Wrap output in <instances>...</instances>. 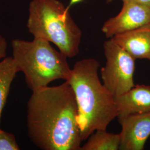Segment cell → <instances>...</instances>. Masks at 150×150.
Returning a JSON list of instances; mask_svg holds the SVG:
<instances>
[{"label":"cell","mask_w":150,"mask_h":150,"mask_svg":"<svg viewBox=\"0 0 150 150\" xmlns=\"http://www.w3.org/2000/svg\"><path fill=\"white\" fill-rule=\"evenodd\" d=\"M28 135L42 150H80L75 93L68 82L32 91L27 102Z\"/></svg>","instance_id":"1"},{"label":"cell","mask_w":150,"mask_h":150,"mask_svg":"<svg viewBox=\"0 0 150 150\" xmlns=\"http://www.w3.org/2000/svg\"><path fill=\"white\" fill-rule=\"evenodd\" d=\"M100 64L95 59L76 62L67 82L75 93L82 141L97 129H107L118 116L115 97L98 77Z\"/></svg>","instance_id":"2"},{"label":"cell","mask_w":150,"mask_h":150,"mask_svg":"<svg viewBox=\"0 0 150 150\" xmlns=\"http://www.w3.org/2000/svg\"><path fill=\"white\" fill-rule=\"evenodd\" d=\"M11 47L12 57L32 92L54 81L69 79L71 69L68 57L47 41L39 38L31 41L15 39L12 41Z\"/></svg>","instance_id":"3"},{"label":"cell","mask_w":150,"mask_h":150,"mask_svg":"<svg viewBox=\"0 0 150 150\" xmlns=\"http://www.w3.org/2000/svg\"><path fill=\"white\" fill-rule=\"evenodd\" d=\"M27 27L34 38L54 43L68 58L79 54L81 30L59 0H32Z\"/></svg>","instance_id":"4"},{"label":"cell","mask_w":150,"mask_h":150,"mask_svg":"<svg viewBox=\"0 0 150 150\" xmlns=\"http://www.w3.org/2000/svg\"><path fill=\"white\" fill-rule=\"evenodd\" d=\"M103 50L106 62L101 69V79L103 85L115 97L134 86L136 59L112 38L105 42Z\"/></svg>","instance_id":"5"},{"label":"cell","mask_w":150,"mask_h":150,"mask_svg":"<svg viewBox=\"0 0 150 150\" xmlns=\"http://www.w3.org/2000/svg\"><path fill=\"white\" fill-rule=\"evenodd\" d=\"M150 25V7L139 4L123 1L118 15L108 19L102 27L106 37L114 36Z\"/></svg>","instance_id":"6"},{"label":"cell","mask_w":150,"mask_h":150,"mask_svg":"<svg viewBox=\"0 0 150 150\" xmlns=\"http://www.w3.org/2000/svg\"><path fill=\"white\" fill-rule=\"evenodd\" d=\"M121 150H142L150 136V112L119 117Z\"/></svg>","instance_id":"7"},{"label":"cell","mask_w":150,"mask_h":150,"mask_svg":"<svg viewBox=\"0 0 150 150\" xmlns=\"http://www.w3.org/2000/svg\"><path fill=\"white\" fill-rule=\"evenodd\" d=\"M118 116L150 112V86L134 85L129 91L115 97Z\"/></svg>","instance_id":"8"},{"label":"cell","mask_w":150,"mask_h":150,"mask_svg":"<svg viewBox=\"0 0 150 150\" xmlns=\"http://www.w3.org/2000/svg\"><path fill=\"white\" fill-rule=\"evenodd\" d=\"M134 59L150 60V25L112 38Z\"/></svg>","instance_id":"9"},{"label":"cell","mask_w":150,"mask_h":150,"mask_svg":"<svg viewBox=\"0 0 150 150\" xmlns=\"http://www.w3.org/2000/svg\"><path fill=\"white\" fill-rule=\"evenodd\" d=\"M20 71L12 57H5L0 61V123L11 84ZM0 129L1 127H0Z\"/></svg>","instance_id":"10"},{"label":"cell","mask_w":150,"mask_h":150,"mask_svg":"<svg viewBox=\"0 0 150 150\" xmlns=\"http://www.w3.org/2000/svg\"><path fill=\"white\" fill-rule=\"evenodd\" d=\"M80 150H118L120 149V134L110 133L106 129H97L88 137Z\"/></svg>","instance_id":"11"},{"label":"cell","mask_w":150,"mask_h":150,"mask_svg":"<svg viewBox=\"0 0 150 150\" xmlns=\"http://www.w3.org/2000/svg\"><path fill=\"white\" fill-rule=\"evenodd\" d=\"M15 135L0 129V150H19Z\"/></svg>","instance_id":"12"},{"label":"cell","mask_w":150,"mask_h":150,"mask_svg":"<svg viewBox=\"0 0 150 150\" xmlns=\"http://www.w3.org/2000/svg\"><path fill=\"white\" fill-rule=\"evenodd\" d=\"M7 43L5 38L0 34V61L6 57Z\"/></svg>","instance_id":"13"},{"label":"cell","mask_w":150,"mask_h":150,"mask_svg":"<svg viewBox=\"0 0 150 150\" xmlns=\"http://www.w3.org/2000/svg\"><path fill=\"white\" fill-rule=\"evenodd\" d=\"M113 0H106L107 2H111ZM122 2L123 1H131L134 2L137 4H139L141 5L146 6L150 7V0H121Z\"/></svg>","instance_id":"14"},{"label":"cell","mask_w":150,"mask_h":150,"mask_svg":"<svg viewBox=\"0 0 150 150\" xmlns=\"http://www.w3.org/2000/svg\"><path fill=\"white\" fill-rule=\"evenodd\" d=\"M82 1H83V0H70V4H69V5L68 7L70 8L71 6L74 5L76 4H78V3Z\"/></svg>","instance_id":"15"}]
</instances>
